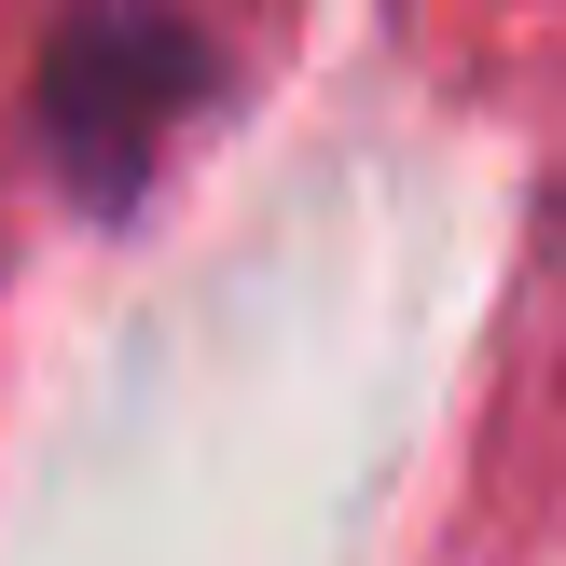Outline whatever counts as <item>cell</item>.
Returning <instances> with one entry per match:
<instances>
[{"label": "cell", "mask_w": 566, "mask_h": 566, "mask_svg": "<svg viewBox=\"0 0 566 566\" xmlns=\"http://www.w3.org/2000/svg\"><path fill=\"white\" fill-rule=\"evenodd\" d=\"M193 97H208V42L166 0H83L42 55V153L70 166L83 208H125Z\"/></svg>", "instance_id": "obj_1"}]
</instances>
